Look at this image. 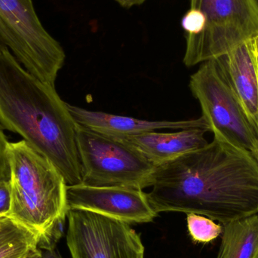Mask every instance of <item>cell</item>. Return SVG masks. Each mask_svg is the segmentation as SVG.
I'll list each match as a JSON object with an SVG mask.
<instances>
[{
    "instance_id": "52a82bcc",
    "label": "cell",
    "mask_w": 258,
    "mask_h": 258,
    "mask_svg": "<svg viewBox=\"0 0 258 258\" xmlns=\"http://www.w3.org/2000/svg\"><path fill=\"white\" fill-rule=\"evenodd\" d=\"M214 137L255 154L257 138L220 57L203 62L189 80Z\"/></svg>"
},
{
    "instance_id": "4fadbf2b",
    "label": "cell",
    "mask_w": 258,
    "mask_h": 258,
    "mask_svg": "<svg viewBox=\"0 0 258 258\" xmlns=\"http://www.w3.org/2000/svg\"><path fill=\"white\" fill-rule=\"evenodd\" d=\"M222 238L216 258H254L258 254V215L223 225Z\"/></svg>"
},
{
    "instance_id": "8fae6325",
    "label": "cell",
    "mask_w": 258,
    "mask_h": 258,
    "mask_svg": "<svg viewBox=\"0 0 258 258\" xmlns=\"http://www.w3.org/2000/svg\"><path fill=\"white\" fill-rule=\"evenodd\" d=\"M219 57L258 140V56L254 39Z\"/></svg>"
},
{
    "instance_id": "7c38bea8",
    "label": "cell",
    "mask_w": 258,
    "mask_h": 258,
    "mask_svg": "<svg viewBox=\"0 0 258 258\" xmlns=\"http://www.w3.org/2000/svg\"><path fill=\"white\" fill-rule=\"evenodd\" d=\"M206 129H182L171 133L150 132L120 138L136 149L156 166L163 165L209 144Z\"/></svg>"
},
{
    "instance_id": "5bb4252c",
    "label": "cell",
    "mask_w": 258,
    "mask_h": 258,
    "mask_svg": "<svg viewBox=\"0 0 258 258\" xmlns=\"http://www.w3.org/2000/svg\"><path fill=\"white\" fill-rule=\"evenodd\" d=\"M39 240V235L9 216L0 219V258H27Z\"/></svg>"
},
{
    "instance_id": "9c48e42d",
    "label": "cell",
    "mask_w": 258,
    "mask_h": 258,
    "mask_svg": "<svg viewBox=\"0 0 258 258\" xmlns=\"http://www.w3.org/2000/svg\"><path fill=\"white\" fill-rule=\"evenodd\" d=\"M67 200L68 211H89L128 224L152 222L158 215L147 194L140 189L68 185Z\"/></svg>"
},
{
    "instance_id": "2e32d148",
    "label": "cell",
    "mask_w": 258,
    "mask_h": 258,
    "mask_svg": "<svg viewBox=\"0 0 258 258\" xmlns=\"http://www.w3.org/2000/svg\"><path fill=\"white\" fill-rule=\"evenodd\" d=\"M3 128L0 125V183L9 180L10 177V170L6 156V148L9 141Z\"/></svg>"
},
{
    "instance_id": "44dd1931",
    "label": "cell",
    "mask_w": 258,
    "mask_h": 258,
    "mask_svg": "<svg viewBox=\"0 0 258 258\" xmlns=\"http://www.w3.org/2000/svg\"><path fill=\"white\" fill-rule=\"evenodd\" d=\"M254 157L257 159V160L258 161V140H257V151H256L255 154H254Z\"/></svg>"
},
{
    "instance_id": "9a60e30c",
    "label": "cell",
    "mask_w": 258,
    "mask_h": 258,
    "mask_svg": "<svg viewBox=\"0 0 258 258\" xmlns=\"http://www.w3.org/2000/svg\"><path fill=\"white\" fill-rule=\"evenodd\" d=\"M186 222L189 236L198 243H209L222 234V226L207 217L187 214Z\"/></svg>"
},
{
    "instance_id": "8992f818",
    "label": "cell",
    "mask_w": 258,
    "mask_h": 258,
    "mask_svg": "<svg viewBox=\"0 0 258 258\" xmlns=\"http://www.w3.org/2000/svg\"><path fill=\"white\" fill-rule=\"evenodd\" d=\"M190 9L201 13L205 27L186 35V67L225 55L258 35L257 0H190Z\"/></svg>"
},
{
    "instance_id": "e0dca14e",
    "label": "cell",
    "mask_w": 258,
    "mask_h": 258,
    "mask_svg": "<svg viewBox=\"0 0 258 258\" xmlns=\"http://www.w3.org/2000/svg\"><path fill=\"white\" fill-rule=\"evenodd\" d=\"M11 206L9 180L0 183V217L8 216Z\"/></svg>"
},
{
    "instance_id": "ac0fdd59",
    "label": "cell",
    "mask_w": 258,
    "mask_h": 258,
    "mask_svg": "<svg viewBox=\"0 0 258 258\" xmlns=\"http://www.w3.org/2000/svg\"><path fill=\"white\" fill-rule=\"evenodd\" d=\"M27 258H62L55 248H39Z\"/></svg>"
},
{
    "instance_id": "603a6c76",
    "label": "cell",
    "mask_w": 258,
    "mask_h": 258,
    "mask_svg": "<svg viewBox=\"0 0 258 258\" xmlns=\"http://www.w3.org/2000/svg\"><path fill=\"white\" fill-rule=\"evenodd\" d=\"M254 258H258V254H257V256H256V257H254Z\"/></svg>"
},
{
    "instance_id": "ffe728a7",
    "label": "cell",
    "mask_w": 258,
    "mask_h": 258,
    "mask_svg": "<svg viewBox=\"0 0 258 258\" xmlns=\"http://www.w3.org/2000/svg\"><path fill=\"white\" fill-rule=\"evenodd\" d=\"M254 45H255L256 51H257V54L258 56V35L257 36H256L254 38Z\"/></svg>"
},
{
    "instance_id": "277c9868",
    "label": "cell",
    "mask_w": 258,
    "mask_h": 258,
    "mask_svg": "<svg viewBox=\"0 0 258 258\" xmlns=\"http://www.w3.org/2000/svg\"><path fill=\"white\" fill-rule=\"evenodd\" d=\"M0 42L30 74L55 86L66 55L42 25L33 0H0Z\"/></svg>"
},
{
    "instance_id": "d4e9b609",
    "label": "cell",
    "mask_w": 258,
    "mask_h": 258,
    "mask_svg": "<svg viewBox=\"0 0 258 258\" xmlns=\"http://www.w3.org/2000/svg\"><path fill=\"white\" fill-rule=\"evenodd\" d=\"M1 43H2V42H0V44H1Z\"/></svg>"
},
{
    "instance_id": "6da1fadb",
    "label": "cell",
    "mask_w": 258,
    "mask_h": 258,
    "mask_svg": "<svg viewBox=\"0 0 258 258\" xmlns=\"http://www.w3.org/2000/svg\"><path fill=\"white\" fill-rule=\"evenodd\" d=\"M147 194L157 213L183 212L224 224L258 213V161L214 137L208 145L156 166Z\"/></svg>"
},
{
    "instance_id": "7402d4cb",
    "label": "cell",
    "mask_w": 258,
    "mask_h": 258,
    "mask_svg": "<svg viewBox=\"0 0 258 258\" xmlns=\"http://www.w3.org/2000/svg\"><path fill=\"white\" fill-rule=\"evenodd\" d=\"M138 258H144V254H141V255H140V257H138Z\"/></svg>"
},
{
    "instance_id": "d6986e66",
    "label": "cell",
    "mask_w": 258,
    "mask_h": 258,
    "mask_svg": "<svg viewBox=\"0 0 258 258\" xmlns=\"http://www.w3.org/2000/svg\"><path fill=\"white\" fill-rule=\"evenodd\" d=\"M119 6L126 9H130L133 6H141L147 0H115Z\"/></svg>"
},
{
    "instance_id": "5b68a950",
    "label": "cell",
    "mask_w": 258,
    "mask_h": 258,
    "mask_svg": "<svg viewBox=\"0 0 258 258\" xmlns=\"http://www.w3.org/2000/svg\"><path fill=\"white\" fill-rule=\"evenodd\" d=\"M77 141L82 184L140 189L152 186L156 165L123 140L78 125Z\"/></svg>"
},
{
    "instance_id": "7a4b0ae2",
    "label": "cell",
    "mask_w": 258,
    "mask_h": 258,
    "mask_svg": "<svg viewBox=\"0 0 258 258\" xmlns=\"http://www.w3.org/2000/svg\"><path fill=\"white\" fill-rule=\"evenodd\" d=\"M0 125L48 158L67 184L82 183L77 122L55 86L30 74L0 44Z\"/></svg>"
},
{
    "instance_id": "30bf717a",
    "label": "cell",
    "mask_w": 258,
    "mask_h": 258,
    "mask_svg": "<svg viewBox=\"0 0 258 258\" xmlns=\"http://www.w3.org/2000/svg\"><path fill=\"white\" fill-rule=\"evenodd\" d=\"M67 106L71 116L80 126L116 138H128L163 129L182 130L198 128L211 132L209 124L203 116L189 120L150 121L92 111L68 103Z\"/></svg>"
},
{
    "instance_id": "ba28073f",
    "label": "cell",
    "mask_w": 258,
    "mask_h": 258,
    "mask_svg": "<svg viewBox=\"0 0 258 258\" xmlns=\"http://www.w3.org/2000/svg\"><path fill=\"white\" fill-rule=\"evenodd\" d=\"M67 244L72 258H138L144 247L128 223L81 209L68 212Z\"/></svg>"
},
{
    "instance_id": "cb8c5ba5",
    "label": "cell",
    "mask_w": 258,
    "mask_h": 258,
    "mask_svg": "<svg viewBox=\"0 0 258 258\" xmlns=\"http://www.w3.org/2000/svg\"><path fill=\"white\" fill-rule=\"evenodd\" d=\"M3 217H4V216H3ZM2 218H3V217H0V219H1Z\"/></svg>"
},
{
    "instance_id": "3957f363",
    "label": "cell",
    "mask_w": 258,
    "mask_h": 258,
    "mask_svg": "<svg viewBox=\"0 0 258 258\" xmlns=\"http://www.w3.org/2000/svg\"><path fill=\"white\" fill-rule=\"evenodd\" d=\"M11 206L8 216L39 235V248H55L68 216L66 180L25 141L9 142Z\"/></svg>"
}]
</instances>
